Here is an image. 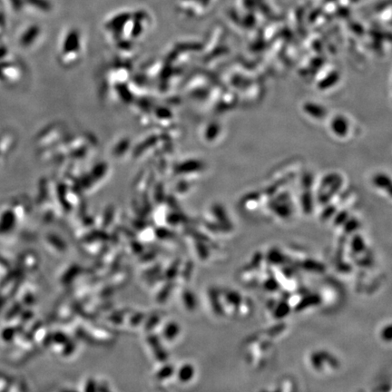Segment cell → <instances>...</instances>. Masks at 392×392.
Listing matches in <instances>:
<instances>
[{"label": "cell", "mask_w": 392, "mask_h": 392, "mask_svg": "<svg viewBox=\"0 0 392 392\" xmlns=\"http://www.w3.org/2000/svg\"><path fill=\"white\" fill-rule=\"evenodd\" d=\"M380 339L386 343H391L392 340V324L389 323L380 330Z\"/></svg>", "instance_id": "obj_1"}]
</instances>
